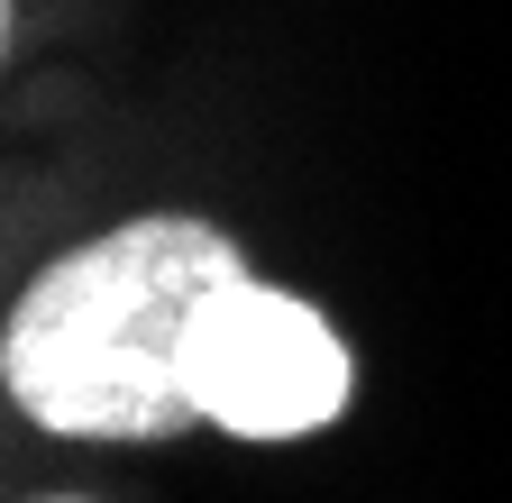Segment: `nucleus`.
Instances as JSON below:
<instances>
[{
    "label": "nucleus",
    "instance_id": "f257e3e1",
    "mask_svg": "<svg viewBox=\"0 0 512 503\" xmlns=\"http://www.w3.org/2000/svg\"><path fill=\"white\" fill-rule=\"evenodd\" d=\"M238 247L202 220H128L55 257L10 311V394L64 439H165L192 412L202 311L238 284Z\"/></svg>",
    "mask_w": 512,
    "mask_h": 503
},
{
    "label": "nucleus",
    "instance_id": "f03ea898",
    "mask_svg": "<svg viewBox=\"0 0 512 503\" xmlns=\"http://www.w3.org/2000/svg\"><path fill=\"white\" fill-rule=\"evenodd\" d=\"M192 403L238 439H302L348 403V348L311 302L275 284H229L192 339Z\"/></svg>",
    "mask_w": 512,
    "mask_h": 503
}]
</instances>
